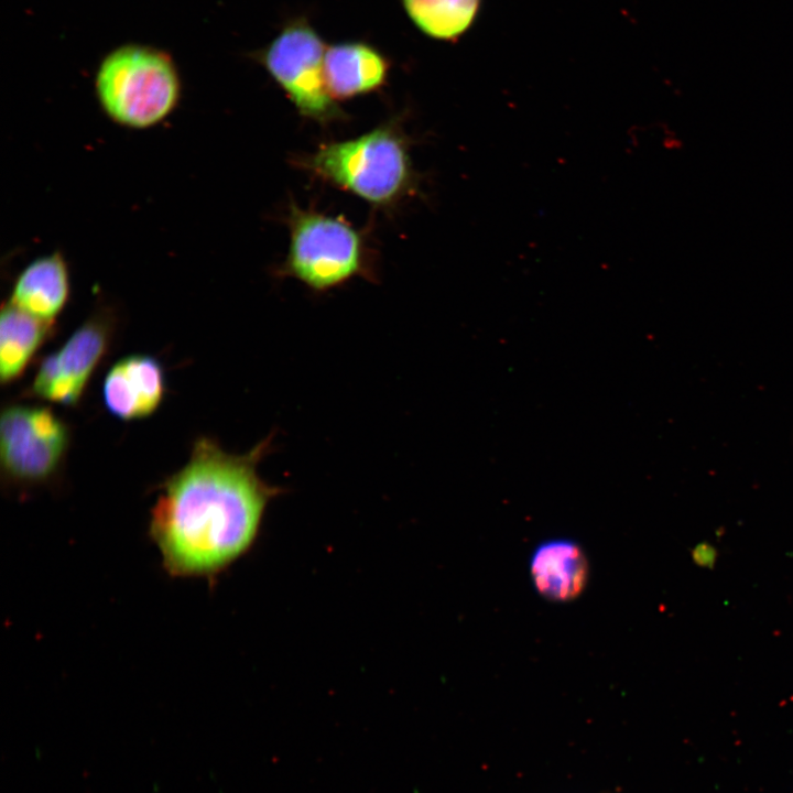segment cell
<instances>
[{
    "label": "cell",
    "mask_w": 793,
    "mask_h": 793,
    "mask_svg": "<svg viewBox=\"0 0 793 793\" xmlns=\"http://www.w3.org/2000/svg\"><path fill=\"white\" fill-rule=\"evenodd\" d=\"M270 443L233 455L202 436L187 463L160 485L148 534L167 575L211 585L253 546L267 506L281 491L258 474Z\"/></svg>",
    "instance_id": "cell-1"
},
{
    "label": "cell",
    "mask_w": 793,
    "mask_h": 793,
    "mask_svg": "<svg viewBox=\"0 0 793 793\" xmlns=\"http://www.w3.org/2000/svg\"><path fill=\"white\" fill-rule=\"evenodd\" d=\"M301 165L325 183L377 207L397 203L413 184L408 144L395 123L324 143L301 159Z\"/></svg>",
    "instance_id": "cell-2"
},
{
    "label": "cell",
    "mask_w": 793,
    "mask_h": 793,
    "mask_svg": "<svg viewBox=\"0 0 793 793\" xmlns=\"http://www.w3.org/2000/svg\"><path fill=\"white\" fill-rule=\"evenodd\" d=\"M181 90L170 55L143 45L113 50L101 61L95 77L102 111L129 129H149L164 121L177 107Z\"/></svg>",
    "instance_id": "cell-3"
},
{
    "label": "cell",
    "mask_w": 793,
    "mask_h": 793,
    "mask_svg": "<svg viewBox=\"0 0 793 793\" xmlns=\"http://www.w3.org/2000/svg\"><path fill=\"white\" fill-rule=\"evenodd\" d=\"M290 245L280 273L324 292L369 274L362 233L348 221L292 205Z\"/></svg>",
    "instance_id": "cell-4"
},
{
    "label": "cell",
    "mask_w": 793,
    "mask_h": 793,
    "mask_svg": "<svg viewBox=\"0 0 793 793\" xmlns=\"http://www.w3.org/2000/svg\"><path fill=\"white\" fill-rule=\"evenodd\" d=\"M69 443L68 425L51 408L9 404L0 420L2 477L9 485L21 488L52 481Z\"/></svg>",
    "instance_id": "cell-5"
},
{
    "label": "cell",
    "mask_w": 793,
    "mask_h": 793,
    "mask_svg": "<svg viewBox=\"0 0 793 793\" xmlns=\"http://www.w3.org/2000/svg\"><path fill=\"white\" fill-rule=\"evenodd\" d=\"M326 48L308 21L296 18L259 53V62L298 113L322 123L343 117L325 80Z\"/></svg>",
    "instance_id": "cell-6"
},
{
    "label": "cell",
    "mask_w": 793,
    "mask_h": 793,
    "mask_svg": "<svg viewBox=\"0 0 793 793\" xmlns=\"http://www.w3.org/2000/svg\"><path fill=\"white\" fill-rule=\"evenodd\" d=\"M115 327V317L106 311L88 317L58 350L41 361L29 393L52 403L77 405L111 346Z\"/></svg>",
    "instance_id": "cell-7"
},
{
    "label": "cell",
    "mask_w": 793,
    "mask_h": 793,
    "mask_svg": "<svg viewBox=\"0 0 793 793\" xmlns=\"http://www.w3.org/2000/svg\"><path fill=\"white\" fill-rule=\"evenodd\" d=\"M165 374L160 361L149 355H130L113 363L102 382L107 411L121 421L152 415L165 395Z\"/></svg>",
    "instance_id": "cell-8"
},
{
    "label": "cell",
    "mask_w": 793,
    "mask_h": 793,
    "mask_svg": "<svg viewBox=\"0 0 793 793\" xmlns=\"http://www.w3.org/2000/svg\"><path fill=\"white\" fill-rule=\"evenodd\" d=\"M389 69L387 57L368 43L347 41L326 48L325 80L335 101L378 90L385 84Z\"/></svg>",
    "instance_id": "cell-9"
},
{
    "label": "cell",
    "mask_w": 793,
    "mask_h": 793,
    "mask_svg": "<svg viewBox=\"0 0 793 793\" xmlns=\"http://www.w3.org/2000/svg\"><path fill=\"white\" fill-rule=\"evenodd\" d=\"M530 573L542 597L565 602L577 598L585 589L589 564L575 541L553 539L536 546L530 560Z\"/></svg>",
    "instance_id": "cell-10"
},
{
    "label": "cell",
    "mask_w": 793,
    "mask_h": 793,
    "mask_svg": "<svg viewBox=\"0 0 793 793\" xmlns=\"http://www.w3.org/2000/svg\"><path fill=\"white\" fill-rule=\"evenodd\" d=\"M69 292L67 262L62 253L53 252L33 260L20 272L9 302L37 318L55 323Z\"/></svg>",
    "instance_id": "cell-11"
},
{
    "label": "cell",
    "mask_w": 793,
    "mask_h": 793,
    "mask_svg": "<svg viewBox=\"0 0 793 793\" xmlns=\"http://www.w3.org/2000/svg\"><path fill=\"white\" fill-rule=\"evenodd\" d=\"M55 323L37 318L11 302L2 304L0 315V380L17 381L35 354L54 334Z\"/></svg>",
    "instance_id": "cell-12"
},
{
    "label": "cell",
    "mask_w": 793,
    "mask_h": 793,
    "mask_svg": "<svg viewBox=\"0 0 793 793\" xmlns=\"http://www.w3.org/2000/svg\"><path fill=\"white\" fill-rule=\"evenodd\" d=\"M413 24L425 35L454 41L474 23L480 0H402Z\"/></svg>",
    "instance_id": "cell-13"
}]
</instances>
